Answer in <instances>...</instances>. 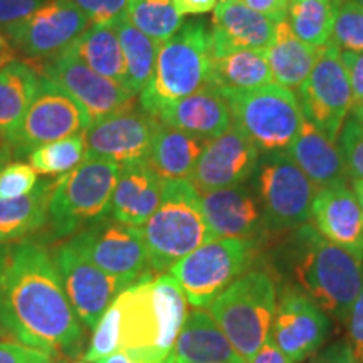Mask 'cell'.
<instances>
[{"label": "cell", "mask_w": 363, "mask_h": 363, "mask_svg": "<svg viewBox=\"0 0 363 363\" xmlns=\"http://www.w3.org/2000/svg\"><path fill=\"white\" fill-rule=\"evenodd\" d=\"M0 326L16 342L49 355H81L84 326L43 244H0Z\"/></svg>", "instance_id": "6da1fadb"}, {"label": "cell", "mask_w": 363, "mask_h": 363, "mask_svg": "<svg viewBox=\"0 0 363 363\" xmlns=\"http://www.w3.org/2000/svg\"><path fill=\"white\" fill-rule=\"evenodd\" d=\"M187 315L189 301L170 272L140 281L118 294L104 311L83 360L96 363L123 352L153 363H169Z\"/></svg>", "instance_id": "7a4b0ae2"}, {"label": "cell", "mask_w": 363, "mask_h": 363, "mask_svg": "<svg viewBox=\"0 0 363 363\" xmlns=\"http://www.w3.org/2000/svg\"><path fill=\"white\" fill-rule=\"evenodd\" d=\"M286 271L320 310L347 323L363 284V261L325 239L311 224L293 230L283 247Z\"/></svg>", "instance_id": "3957f363"}, {"label": "cell", "mask_w": 363, "mask_h": 363, "mask_svg": "<svg viewBox=\"0 0 363 363\" xmlns=\"http://www.w3.org/2000/svg\"><path fill=\"white\" fill-rule=\"evenodd\" d=\"M140 229L155 274L170 271L172 266L212 239L202 212L201 194L189 180H165L160 206Z\"/></svg>", "instance_id": "277c9868"}, {"label": "cell", "mask_w": 363, "mask_h": 363, "mask_svg": "<svg viewBox=\"0 0 363 363\" xmlns=\"http://www.w3.org/2000/svg\"><path fill=\"white\" fill-rule=\"evenodd\" d=\"M211 35L201 21L184 22L160 44L152 79L138 94L140 106L158 116L167 106L190 96L207 84L211 72Z\"/></svg>", "instance_id": "5b68a950"}, {"label": "cell", "mask_w": 363, "mask_h": 363, "mask_svg": "<svg viewBox=\"0 0 363 363\" xmlns=\"http://www.w3.org/2000/svg\"><path fill=\"white\" fill-rule=\"evenodd\" d=\"M278 288L269 272L249 269L224 289L207 311L246 362L269 338Z\"/></svg>", "instance_id": "8992f818"}, {"label": "cell", "mask_w": 363, "mask_h": 363, "mask_svg": "<svg viewBox=\"0 0 363 363\" xmlns=\"http://www.w3.org/2000/svg\"><path fill=\"white\" fill-rule=\"evenodd\" d=\"M120 169L118 163L91 158L54 182L48 208V222L54 238H71L110 216Z\"/></svg>", "instance_id": "52a82bcc"}, {"label": "cell", "mask_w": 363, "mask_h": 363, "mask_svg": "<svg viewBox=\"0 0 363 363\" xmlns=\"http://www.w3.org/2000/svg\"><path fill=\"white\" fill-rule=\"evenodd\" d=\"M220 93L229 104L233 125L261 153L286 152L305 123L299 98L281 84Z\"/></svg>", "instance_id": "ba28073f"}, {"label": "cell", "mask_w": 363, "mask_h": 363, "mask_svg": "<svg viewBox=\"0 0 363 363\" xmlns=\"http://www.w3.org/2000/svg\"><path fill=\"white\" fill-rule=\"evenodd\" d=\"M252 177L266 233H293L308 224L316 187L288 153H261Z\"/></svg>", "instance_id": "9c48e42d"}, {"label": "cell", "mask_w": 363, "mask_h": 363, "mask_svg": "<svg viewBox=\"0 0 363 363\" xmlns=\"http://www.w3.org/2000/svg\"><path fill=\"white\" fill-rule=\"evenodd\" d=\"M256 240L208 239L172 266L174 276L194 308H207L239 276L251 269Z\"/></svg>", "instance_id": "30bf717a"}, {"label": "cell", "mask_w": 363, "mask_h": 363, "mask_svg": "<svg viewBox=\"0 0 363 363\" xmlns=\"http://www.w3.org/2000/svg\"><path fill=\"white\" fill-rule=\"evenodd\" d=\"M67 242L126 288L157 276L150 266L142 229L121 224L110 216L81 229Z\"/></svg>", "instance_id": "8fae6325"}, {"label": "cell", "mask_w": 363, "mask_h": 363, "mask_svg": "<svg viewBox=\"0 0 363 363\" xmlns=\"http://www.w3.org/2000/svg\"><path fill=\"white\" fill-rule=\"evenodd\" d=\"M298 91L305 120L337 143L353 104L350 79L337 45L331 43L326 45Z\"/></svg>", "instance_id": "7c38bea8"}, {"label": "cell", "mask_w": 363, "mask_h": 363, "mask_svg": "<svg viewBox=\"0 0 363 363\" xmlns=\"http://www.w3.org/2000/svg\"><path fill=\"white\" fill-rule=\"evenodd\" d=\"M89 125L83 108L61 86L40 76L38 94L7 145L12 153L26 155L45 143L83 133Z\"/></svg>", "instance_id": "4fadbf2b"}, {"label": "cell", "mask_w": 363, "mask_h": 363, "mask_svg": "<svg viewBox=\"0 0 363 363\" xmlns=\"http://www.w3.org/2000/svg\"><path fill=\"white\" fill-rule=\"evenodd\" d=\"M160 121L135 103L93 121L84 131V160H106L126 165L147 160Z\"/></svg>", "instance_id": "5bb4252c"}, {"label": "cell", "mask_w": 363, "mask_h": 363, "mask_svg": "<svg viewBox=\"0 0 363 363\" xmlns=\"http://www.w3.org/2000/svg\"><path fill=\"white\" fill-rule=\"evenodd\" d=\"M89 26V17L71 0H48L4 38L26 57L39 62L65 52Z\"/></svg>", "instance_id": "9a60e30c"}, {"label": "cell", "mask_w": 363, "mask_h": 363, "mask_svg": "<svg viewBox=\"0 0 363 363\" xmlns=\"http://www.w3.org/2000/svg\"><path fill=\"white\" fill-rule=\"evenodd\" d=\"M52 259L76 316L86 330L93 331L126 286L86 259L67 240L54 249Z\"/></svg>", "instance_id": "2e32d148"}, {"label": "cell", "mask_w": 363, "mask_h": 363, "mask_svg": "<svg viewBox=\"0 0 363 363\" xmlns=\"http://www.w3.org/2000/svg\"><path fill=\"white\" fill-rule=\"evenodd\" d=\"M39 62L40 74L61 86L83 108L89 123L135 103V93L98 74L71 52L65 51Z\"/></svg>", "instance_id": "e0dca14e"}, {"label": "cell", "mask_w": 363, "mask_h": 363, "mask_svg": "<svg viewBox=\"0 0 363 363\" xmlns=\"http://www.w3.org/2000/svg\"><path fill=\"white\" fill-rule=\"evenodd\" d=\"M330 331V316L306 293L296 286H284L278 293L269 338L293 363L315 355Z\"/></svg>", "instance_id": "ac0fdd59"}, {"label": "cell", "mask_w": 363, "mask_h": 363, "mask_svg": "<svg viewBox=\"0 0 363 363\" xmlns=\"http://www.w3.org/2000/svg\"><path fill=\"white\" fill-rule=\"evenodd\" d=\"M261 152L233 125L203 147L189 182L199 194L242 185L256 172Z\"/></svg>", "instance_id": "d6986e66"}, {"label": "cell", "mask_w": 363, "mask_h": 363, "mask_svg": "<svg viewBox=\"0 0 363 363\" xmlns=\"http://www.w3.org/2000/svg\"><path fill=\"white\" fill-rule=\"evenodd\" d=\"M203 217L212 239L256 240L266 233L261 206L247 185L217 189L201 194Z\"/></svg>", "instance_id": "ffe728a7"}, {"label": "cell", "mask_w": 363, "mask_h": 363, "mask_svg": "<svg viewBox=\"0 0 363 363\" xmlns=\"http://www.w3.org/2000/svg\"><path fill=\"white\" fill-rule=\"evenodd\" d=\"M278 22L252 11L246 4H219L214 9L211 35V56L238 51V49H259L266 51L276 38Z\"/></svg>", "instance_id": "44dd1931"}, {"label": "cell", "mask_w": 363, "mask_h": 363, "mask_svg": "<svg viewBox=\"0 0 363 363\" xmlns=\"http://www.w3.org/2000/svg\"><path fill=\"white\" fill-rule=\"evenodd\" d=\"M311 220L325 239L363 259V212L348 185L316 190Z\"/></svg>", "instance_id": "7402d4cb"}, {"label": "cell", "mask_w": 363, "mask_h": 363, "mask_svg": "<svg viewBox=\"0 0 363 363\" xmlns=\"http://www.w3.org/2000/svg\"><path fill=\"white\" fill-rule=\"evenodd\" d=\"M157 120L203 142H211L233 126L229 104L220 91L211 84L167 106L158 113Z\"/></svg>", "instance_id": "603a6c76"}, {"label": "cell", "mask_w": 363, "mask_h": 363, "mask_svg": "<svg viewBox=\"0 0 363 363\" xmlns=\"http://www.w3.org/2000/svg\"><path fill=\"white\" fill-rule=\"evenodd\" d=\"M163 185L147 160L121 165L113 190L110 217L125 225L142 227L160 206Z\"/></svg>", "instance_id": "cb8c5ba5"}, {"label": "cell", "mask_w": 363, "mask_h": 363, "mask_svg": "<svg viewBox=\"0 0 363 363\" xmlns=\"http://www.w3.org/2000/svg\"><path fill=\"white\" fill-rule=\"evenodd\" d=\"M169 360L172 363H246L203 308H195L185 318Z\"/></svg>", "instance_id": "d4e9b609"}, {"label": "cell", "mask_w": 363, "mask_h": 363, "mask_svg": "<svg viewBox=\"0 0 363 363\" xmlns=\"http://www.w3.org/2000/svg\"><path fill=\"white\" fill-rule=\"evenodd\" d=\"M286 153L313 182L316 190L348 185L350 175L338 145L308 120H305L296 138L286 148Z\"/></svg>", "instance_id": "484cf974"}, {"label": "cell", "mask_w": 363, "mask_h": 363, "mask_svg": "<svg viewBox=\"0 0 363 363\" xmlns=\"http://www.w3.org/2000/svg\"><path fill=\"white\" fill-rule=\"evenodd\" d=\"M39 72L19 59L0 66V142L16 135L39 89Z\"/></svg>", "instance_id": "4316f807"}, {"label": "cell", "mask_w": 363, "mask_h": 363, "mask_svg": "<svg viewBox=\"0 0 363 363\" xmlns=\"http://www.w3.org/2000/svg\"><path fill=\"white\" fill-rule=\"evenodd\" d=\"M206 143L197 136L158 123L147 162L163 180H189Z\"/></svg>", "instance_id": "83f0119b"}, {"label": "cell", "mask_w": 363, "mask_h": 363, "mask_svg": "<svg viewBox=\"0 0 363 363\" xmlns=\"http://www.w3.org/2000/svg\"><path fill=\"white\" fill-rule=\"evenodd\" d=\"M72 56L104 78L128 89V74L123 48L113 22L91 24L78 39L66 49Z\"/></svg>", "instance_id": "f1b7e54d"}, {"label": "cell", "mask_w": 363, "mask_h": 363, "mask_svg": "<svg viewBox=\"0 0 363 363\" xmlns=\"http://www.w3.org/2000/svg\"><path fill=\"white\" fill-rule=\"evenodd\" d=\"M323 49L313 48L299 40L286 21L278 22L276 38L264 51L272 81L288 89H299V86L310 76Z\"/></svg>", "instance_id": "f546056e"}, {"label": "cell", "mask_w": 363, "mask_h": 363, "mask_svg": "<svg viewBox=\"0 0 363 363\" xmlns=\"http://www.w3.org/2000/svg\"><path fill=\"white\" fill-rule=\"evenodd\" d=\"M54 182L43 180L22 197L0 199V244L22 240L48 224Z\"/></svg>", "instance_id": "4dcf8cb0"}, {"label": "cell", "mask_w": 363, "mask_h": 363, "mask_svg": "<svg viewBox=\"0 0 363 363\" xmlns=\"http://www.w3.org/2000/svg\"><path fill=\"white\" fill-rule=\"evenodd\" d=\"M274 81L264 51L238 49L212 57L207 84L219 91L254 89Z\"/></svg>", "instance_id": "1f68e13d"}, {"label": "cell", "mask_w": 363, "mask_h": 363, "mask_svg": "<svg viewBox=\"0 0 363 363\" xmlns=\"http://www.w3.org/2000/svg\"><path fill=\"white\" fill-rule=\"evenodd\" d=\"M113 24H115L121 48H123L128 89L138 96L152 79L160 44L148 38L147 34H143L140 29H136L126 16L113 22Z\"/></svg>", "instance_id": "d6a6232c"}, {"label": "cell", "mask_w": 363, "mask_h": 363, "mask_svg": "<svg viewBox=\"0 0 363 363\" xmlns=\"http://www.w3.org/2000/svg\"><path fill=\"white\" fill-rule=\"evenodd\" d=\"M337 9L328 0H291L284 21L299 40L323 49L331 43Z\"/></svg>", "instance_id": "836d02e7"}, {"label": "cell", "mask_w": 363, "mask_h": 363, "mask_svg": "<svg viewBox=\"0 0 363 363\" xmlns=\"http://www.w3.org/2000/svg\"><path fill=\"white\" fill-rule=\"evenodd\" d=\"M126 17L158 44L170 39L184 26V16L177 11L174 0H128Z\"/></svg>", "instance_id": "e575fe53"}, {"label": "cell", "mask_w": 363, "mask_h": 363, "mask_svg": "<svg viewBox=\"0 0 363 363\" xmlns=\"http://www.w3.org/2000/svg\"><path fill=\"white\" fill-rule=\"evenodd\" d=\"M86 140L84 131L71 135L57 142L45 143L29 153L30 167L38 174L48 177H61L71 172L84 160Z\"/></svg>", "instance_id": "d590c367"}, {"label": "cell", "mask_w": 363, "mask_h": 363, "mask_svg": "<svg viewBox=\"0 0 363 363\" xmlns=\"http://www.w3.org/2000/svg\"><path fill=\"white\" fill-rule=\"evenodd\" d=\"M331 44L340 51H363V7L353 0H345L337 9L331 33Z\"/></svg>", "instance_id": "8d00e7d4"}, {"label": "cell", "mask_w": 363, "mask_h": 363, "mask_svg": "<svg viewBox=\"0 0 363 363\" xmlns=\"http://www.w3.org/2000/svg\"><path fill=\"white\" fill-rule=\"evenodd\" d=\"M337 145L352 180H363V125L355 118L345 120Z\"/></svg>", "instance_id": "74e56055"}, {"label": "cell", "mask_w": 363, "mask_h": 363, "mask_svg": "<svg viewBox=\"0 0 363 363\" xmlns=\"http://www.w3.org/2000/svg\"><path fill=\"white\" fill-rule=\"evenodd\" d=\"M38 172L24 162L7 163L0 172V199H17L33 192Z\"/></svg>", "instance_id": "f35d334b"}, {"label": "cell", "mask_w": 363, "mask_h": 363, "mask_svg": "<svg viewBox=\"0 0 363 363\" xmlns=\"http://www.w3.org/2000/svg\"><path fill=\"white\" fill-rule=\"evenodd\" d=\"M89 17L91 24L116 22L126 16L128 0H71Z\"/></svg>", "instance_id": "ab89813d"}, {"label": "cell", "mask_w": 363, "mask_h": 363, "mask_svg": "<svg viewBox=\"0 0 363 363\" xmlns=\"http://www.w3.org/2000/svg\"><path fill=\"white\" fill-rule=\"evenodd\" d=\"M48 0H0V34L24 22Z\"/></svg>", "instance_id": "60d3db41"}, {"label": "cell", "mask_w": 363, "mask_h": 363, "mask_svg": "<svg viewBox=\"0 0 363 363\" xmlns=\"http://www.w3.org/2000/svg\"><path fill=\"white\" fill-rule=\"evenodd\" d=\"M348 335H350V343L353 357L357 363H363V284L360 293L353 303L350 313H348Z\"/></svg>", "instance_id": "b9f144b4"}, {"label": "cell", "mask_w": 363, "mask_h": 363, "mask_svg": "<svg viewBox=\"0 0 363 363\" xmlns=\"http://www.w3.org/2000/svg\"><path fill=\"white\" fill-rule=\"evenodd\" d=\"M49 357L19 342H0V363H45Z\"/></svg>", "instance_id": "7bdbcfd3"}, {"label": "cell", "mask_w": 363, "mask_h": 363, "mask_svg": "<svg viewBox=\"0 0 363 363\" xmlns=\"http://www.w3.org/2000/svg\"><path fill=\"white\" fill-rule=\"evenodd\" d=\"M340 56H342V62L345 69H347L348 79H350L352 99H353V104H355L363 99V51L362 52L340 51Z\"/></svg>", "instance_id": "ee69618b"}, {"label": "cell", "mask_w": 363, "mask_h": 363, "mask_svg": "<svg viewBox=\"0 0 363 363\" xmlns=\"http://www.w3.org/2000/svg\"><path fill=\"white\" fill-rule=\"evenodd\" d=\"M240 2L272 21L281 22L286 19L291 0H240Z\"/></svg>", "instance_id": "f6af8a7d"}, {"label": "cell", "mask_w": 363, "mask_h": 363, "mask_svg": "<svg viewBox=\"0 0 363 363\" xmlns=\"http://www.w3.org/2000/svg\"><path fill=\"white\" fill-rule=\"evenodd\" d=\"M311 363H357L348 342H335L328 345L313 358Z\"/></svg>", "instance_id": "bcb514c9"}, {"label": "cell", "mask_w": 363, "mask_h": 363, "mask_svg": "<svg viewBox=\"0 0 363 363\" xmlns=\"http://www.w3.org/2000/svg\"><path fill=\"white\" fill-rule=\"evenodd\" d=\"M246 363H293L289 360L288 355L281 350V348L272 342L271 338H267L262 347L257 350L254 355L246 360Z\"/></svg>", "instance_id": "7dc6e473"}, {"label": "cell", "mask_w": 363, "mask_h": 363, "mask_svg": "<svg viewBox=\"0 0 363 363\" xmlns=\"http://www.w3.org/2000/svg\"><path fill=\"white\" fill-rule=\"evenodd\" d=\"M182 16H202L219 6V0H174Z\"/></svg>", "instance_id": "c3c4849f"}, {"label": "cell", "mask_w": 363, "mask_h": 363, "mask_svg": "<svg viewBox=\"0 0 363 363\" xmlns=\"http://www.w3.org/2000/svg\"><path fill=\"white\" fill-rule=\"evenodd\" d=\"M96 363H153V362L143 360V358L128 355V353H123V352H118V353H113V355L101 358V360H98Z\"/></svg>", "instance_id": "681fc988"}, {"label": "cell", "mask_w": 363, "mask_h": 363, "mask_svg": "<svg viewBox=\"0 0 363 363\" xmlns=\"http://www.w3.org/2000/svg\"><path fill=\"white\" fill-rule=\"evenodd\" d=\"M45 363H86L83 355H66V353H59V355H51Z\"/></svg>", "instance_id": "f907efd6"}, {"label": "cell", "mask_w": 363, "mask_h": 363, "mask_svg": "<svg viewBox=\"0 0 363 363\" xmlns=\"http://www.w3.org/2000/svg\"><path fill=\"white\" fill-rule=\"evenodd\" d=\"M11 59V44H9L7 39H4V35L0 34V66L6 65Z\"/></svg>", "instance_id": "816d5d0a"}, {"label": "cell", "mask_w": 363, "mask_h": 363, "mask_svg": "<svg viewBox=\"0 0 363 363\" xmlns=\"http://www.w3.org/2000/svg\"><path fill=\"white\" fill-rule=\"evenodd\" d=\"M12 157V148L9 147L7 143H0V172H2L4 167L7 165V162L11 160Z\"/></svg>", "instance_id": "f5cc1de1"}, {"label": "cell", "mask_w": 363, "mask_h": 363, "mask_svg": "<svg viewBox=\"0 0 363 363\" xmlns=\"http://www.w3.org/2000/svg\"><path fill=\"white\" fill-rule=\"evenodd\" d=\"M352 190H353V194H355L358 206H360L362 212H363V180H360V179L353 180L352 182Z\"/></svg>", "instance_id": "db71d44e"}, {"label": "cell", "mask_w": 363, "mask_h": 363, "mask_svg": "<svg viewBox=\"0 0 363 363\" xmlns=\"http://www.w3.org/2000/svg\"><path fill=\"white\" fill-rule=\"evenodd\" d=\"M352 116L355 118L358 123L363 125V99H362V101L353 104V106H352Z\"/></svg>", "instance_id": "11a10c76"}, {"label": "cell", "mask_w": 363, "mask_h": 363, "mask_svg": "<svg viewBox=\"0 0 363 363\" xmlns=\"http://www.w3.org/2000/svg\"><path fill=\"white\" fill-rule=\"evenodd\" d=\"M328 2H331V4H335V6H342V4L345 2V0H328Z\"/></svg>", "instance_id": "9f6ffc18"}, {"label": "cell", "mask_w": 363, "mask_h": 363, "mask_svg": "<svg viewBox=\"0 0 363 363\" xmlns=\"http://www.w3.org/2000/svg\"><path fill=\"white\" fill-rule=\"evenodd\" d=\"M220 4H229V2H238V0H219Z\"/></svg>", "instance_id": "6f0895ef"}, {"label": "cell", "mask_w": 363, "mask_h": 363, "mask_svg": "<svg viewBox=\"0 0 363 363\" xmlns=\"http://www.w3.org/2000/svg\"><path fill=\"white\" fill-rule=\"evenodd\" d=\"M353 2H357V4H358V6H360V7H363V0H353Z\"/></svg>", "instance_id": "680465c9"}, {"label": "cell", "mask_w": 363, "mask_h": 363, "mask_svg": "<svg viewBox=\"0 0 363 363\" xmlns=\"http://www.w3.org/2000/svg\"><path fill=\"white\" fill-rule=\"evenodd\" d=\"M169 363H172V362H170V360H169Z\"/></svg>", "instance_id": "91938a15"}]
</instances>
